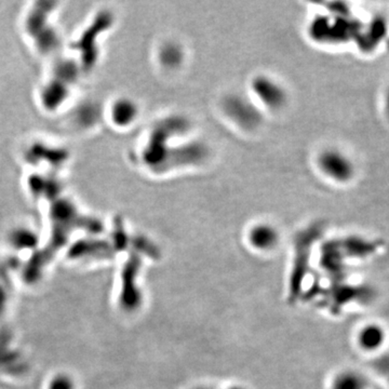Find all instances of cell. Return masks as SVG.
Listing matches in <instances>:
<instances>
[{
  "mask_svg": "<svg viewBox=\"0 0 389 389\" xmlns=\"http://www.w3.org/2000/svg\"><path fill=\"white\" fill-rule=\"evenodd\" d=\"M317 166L323 177L336 184H347L355 179L357 167L355 161L344 150L326 148L317 158Z\"/></svg>",
  "mask_w": 389,
  "mask_h": 389,
  "instance_id": "cell-1",
  "label": "cell"
},
{
  "mask_svg": "<svg viewBox=\"0 0 389 389\" xmlns=\"http://www.w3.org/2000/svg\"><path fill=\"white\" fill-rule=\"evenodd\" d=\"M252 91L259 103L271 110H278L286 103V89L277 81L267 76H257L252 81Z\"/></svg>",
  "mask_w": 389,
  "mask_h": 389,
  "instance_id": "cell-2",
  "label": "cell"
},
{
  "mask_svg": "<svg viewBox=\"0 0 389 389\" xmlns=\"http://www.w3.org/2000/svg\"><path fill=\"white\" fill-rule=\"evenodd\" d=\"M224 112L236 125L246 130L259 125L261 115L250 101L239 95L227 98L224 102Z\"/></svg>",
  "mask_w": 389,
  "mask_h": 389,
  "instance_id": "cell-3",
  "label": "cell"
},
{
  "mask_svg": "<svg viewBox=\"0 0 389 389\" xmlns=\"http://www.w3.org/2000/svg\"><path fill=\"white\" fill-rule=\"evenodd\" d=\"M140 269L141 261L137 256H133L123 269L120 302L127 311H135L142 304V292L138 286Z\"/></svg>",
  "mask_w": 389,
  "mask_h": 389,
  "instance_id": "cell-4",
  "label": "cell"
},
{
  "mask_svg": "<svg viewBox=\"0 0 389 389\" xmlns=\"http://www.w3.org/2000/svg\"><path fill=\"white\" fill-rule=\"evenodd\" d=\"M279 233L273 225L261 223L253 226L248 233V242L255 250L267 252L279 244Z\"/></svg>",
  "mask_w": 389,
  "mask_h": 389,
  "instance_id": "cell-5",
  "label": "cell"
},
{
  "mask_svg": "<svg viewBox=\"0 0 389 389\" xmlns=\"http://www.w3.org/2000/svg\"><path fill=\"white\" fill-rule=\"evenodd\" d=\"M139 114L138 104L128 98L115 100L110 108V121L118 128H127L133 125L137 120Z\"/></svg>",
  "mask_w": 389,
  "mask_h": 389,
  "instance_id": "cell-6",
  "label": "cell"
},
{
  "mask_svg": "<svg viewBox=\"0 0 389 389\" xmlns=\"http://www.w3.org/2000/svg\"><path fill=\"white\" fill-rule=\"evenodd\" d=\"M385 341L384 330L376 324H369L358 333V344L361 348L368 351H376L382 346Z\"/></svg>",
  "mask_w": 389,
  "mask_h": 389,
  "instance_id": "cell-7",
  "label": "cell"
},
{
  "mask_svg": "<svg viewBox=\"0 0 389 389\" xmlns=\"http://www.w3.org/2000/svg\"><path fill=\"white\" fill-rule=\"evenodd\" d=\"M367 380L358 372L347 371L336 374L331 384V389H365Z\"/></svg>",
  "mask_w": 389,
  "mask_h": 389,
  "instance_id": "cell-8",
  "label": "cell"
},
{
  "mask_svg": "<svg viewBox=\"0 0 389 389\" xmlns=\"http://www.w3.org/2000/svg\"><path fill=\"white\" fill-rule=\"evenodd\" d=\"M9 242L16 250H33L38 244V238L31 229L19 227L10 234Z\"/></svg>",
  "mask_w": 389,
  "mask_h": 389,
  "instance_id": "cell-9",
  "label": "cell"
},
{
  "mask_svg": "<svg viewBox=\"0 0 389 389\" xmlns=\"http://www.w3.org/2000/svg\"><path fill=\"white\" fill-rule=\"evenodd\" d=\"M161 62L167 66H175L181 63L182 52L179 46L167 45L162 48L160 53Z\"/></svg>",
  "mask_w": 389,
  "mask_h": 389,
  "instance_id": "cell-10",
  "label": "cell"
},
{
  "mask_svg": "<svg viewBox=\"0 0 389 389\" xmlns=\"http://www.w3.org/2000/svg\"><path fill=\"white\" fill-rule=\"evenodd\" d=\"M47 389H76V383L68 374L58 373L50 380Z\"/></svg>",
  "mask_w": 389,
  "mask_h": 389,
  "instance_id": "cell-11",
  "label": "cell"
},
{
  "mask_svg": "<svg viewBox=\"0 0 389 389\" xmlns=\"http://www.w3.org/2000/svg\"><path fill=\"white\" fill-rule=\"evenodd\" d=\"M383 106H384L385 115L389 118V87L387 88L383 98Z\"/></svg>",
  "mask_w": 389,
  "mask_h": 389,
  "instance_id": "cell-12",
  "label": "cell"
},
{
  "mask_svg": "<svg viewBox=\"0 0 389 389\" xmlns=\"http://www.w3.org/2000/svg\"><path fill=\"white\" fill-rule=\"evenodd\" d=\"M229 389H244V387L234 386V387H231V388H229Z\"/></svg>",
  "mask_w": 389,
  "mask_h": 389,
  "instance_id": "cell-13",
  "label": "cell"
}]
</instances>
